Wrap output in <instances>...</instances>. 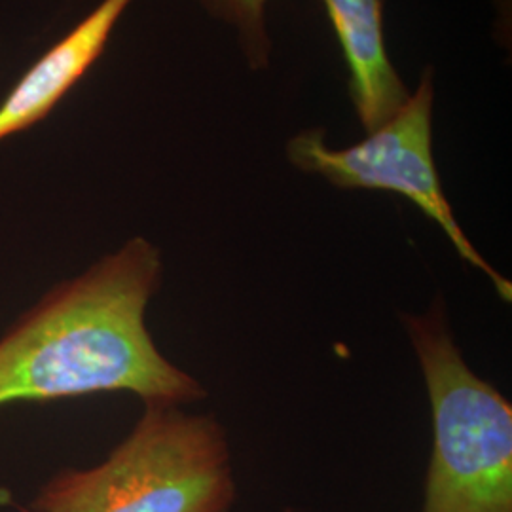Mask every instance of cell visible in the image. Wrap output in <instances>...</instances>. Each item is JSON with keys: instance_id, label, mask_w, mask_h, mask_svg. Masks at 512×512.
<instances>
[{"instance_id": "obj_6", "label": "cell", "mask_w": 512, "mask_h": 512, "mask_svg": "<svg viewBox=\"0 0 512 512\" xmlns=\"http://www.w3.org/2000/svg\"><path fill=\"white\" fill-rule=\"evenodd\" d=\"M321 2L344 50L355 112L366 133H372L410 99L385 50L384 0Z\"/></svg>"}, {"instance_id": "obj_5", "label": "cell", "mask_w": 512, "mask_h": 512, "mask_svg": "<svg viewBox=\"0 0 512 512\" xmlns=\"http://www.w3.org/2000/svg\"><path fill=\"white\" fill-rule=\"evenodd\" d=\"M131 0H103L88 18L40 57L0 105V141L31 128L55 105L103 54L110 33Z\"/></svg>"}, {"instance_id": "obj_7", "label": "cell", "mask_w": 512, "mask_h": 512, "mask_svg": "<svg viewBox=\"0 0 512 512\" xmlns=\"http://www.w3.org/2000/svg\"><path fill=\"white\" fill-rule=\"evenodd\" d=\"M211 8L224 18L234 21L247 42L253 59L264 63L268 40L264 33V6L268 0H207Z\"/></svg>"}, {"instance_id": "obj_2", "label": "cell", "mask_w": 512, "mask_h": 512, "mask_svg": "<svg viewBox=\"0 0 512 512\" xmlns=\"http://www.w3.org/2000/svg\"><path fill=\"white\" fill-rule=\"evenodd\" d=\"M236 480L226 431L177 404L145 412L107 458L63 469L19 512H228Z\"/></svg>"}, {"instance_id": "obj_3", "label": "cell", "mask_w": 512, "mask_h": 512, "mask_svg": "<svg viewBox=\"0 0 512 512\" xmlns=\"http://www.w3.org/2000/svg\"><path fill=\"white\" fill-rule=\"evenodd\" d=\"M433 418L421 512H512V406L465 363L437 300L404 315Z\"/></svg>"}, {"instance_id": "obj_4", "label": "cell", "mask_w": 512, "mask_h": 512, "mask_svg": "<svg viewBox=\"0 0 512 512\" xmlns=\"http://www.w3.org/2000/svg\"><path fill=\"white\" fill-rule=\"evenodd\" d=\"M431 110L433 86L431 76L425 74L403 109L359 145L332 150L321 131H306L289 143V158L296 167L317 173L334 186L395 192L418 205L427 219L439 224L458 255L486 275L505 302H511V281L476 251L444 196L431 147Z\"/></svg>"}, {"instance_id": "obj_1", "label": "cell", "mask_w": 512, "mask_h": 512, "mask_svg": "<svg viewBox=\"0 0 512 512\" xmlns=\"http://www.w3.org/2000/svg\"><path fill=\"white\" fill-rule=\"evenodd\" d=\"M162 277L160 249L133 238L42 294L0 336V408L122 391L145 404L205 399L203 385L148 330Z\"/></svg>"}]
</instances>
